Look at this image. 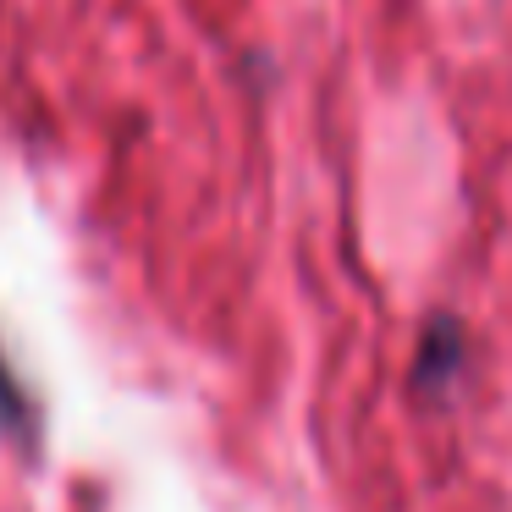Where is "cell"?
<instances>
[{
    "instance_id": "cell-1",
    "label": "cell",
    "mask_w": 512,
    "mask_h": 512,
    "mask_svg": "<svg viewBox=\"0 0 512 512\" xmlns=\"http://www.w3.org/2000/svg\"><path fill=\"white\" fill-rule=\"evenodd\" d=\"M463 347H468L463 325H457L452 314H435L419 336V353H413V391H419V397H435V391L452 386L457 369H463Z\"/></svg>"
},
{
    "instance_id": "cell-2",
    "label": "cell",
    "mask_w": 512,
    "mask_h": 512,
    "mask_svg": "<svg viewBox=\"0 0 512 512\" xmlns=\"http://www.w3.org/2000/svg\"><path fill=\"white\" fill-rule=\"evenodd\" d=\"M0 435H34V408H28V391L17 386V375L0 358Z\"/></svg>"
}]
</instances>
